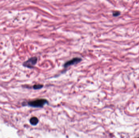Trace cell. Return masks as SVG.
Instances as JSON below:
<instances>
[{
  "instance_id": "cell-4",
  "label": "cell",
  "mask_w": 139,
  "mask_h": 138,
  "mask_svg": "<svg viewBox=\"0 0 139 138\" xmlns=\"http://www.w3.org/2000/svg\"><path fill=\"white\" fill-rule=\"evenodd\" d=\"M38 122H39V120L36 117H32L30 120V122L32 125H36L38 123Z\"/></svg>"
},
{
  "instance_id": "cell-3",
  "label": "cell",
  "mask_w": 139,
  "mask_h": 138,
  "mask_svg": "<svg viewBox=\"0 0 139 138\" xmlns=\"http://www.w3.org/2000/svg\"><path fill=\"white\" fill-rule=\"evenodd\" d=\"M82 60V59L79 58H73L72 60H70L69 61H68L66 63H65L64 65V67L67 68L68 66H71L72 65H75L78 63H80Z\"/></svg>"
},
{
  "instance_id": "cell-6",
  "label": "cell",
  "mask_w": 139,
  "mask_h": 138,
  "mask_svg": "<svg viewBox=\"0 0 139 138\" xmlns=\"http://www.w3.org/2000/svg\"><path fill=\"white\" fill-rule=\"evenodd\" d=\"M119 14H120V13L119 12H118V11H116V12L113 13V16H117Z\"/></svg>"
},
{
  "instance_id": "cell-5",
  "label": "cell",
  "mask_w": 139,
  "mask_h": 138,
  "mask_svg": "<svg viewBox=\"0 0 139 138\" xmlns=\"http://www.w3.org/2000/svg\"><path fill=\"white\" fill-rule=\"evenodd\" d=\"M43 87V85H40V84H37V85H34L33 87L35 89H38L42 88Z\"/></svg>"
},
{
  "instance_id": "cell-2",
  "label": "cell",
  "mask_w": 139,
  "mask_h": 138,
  "mask_svg": "<svg viewBox=\"0 0 139 138\" xmlns=\"http://www.w3.org/2000/svg\"><path fill=\"white\" fill-rule=\"evenodd\" d=\"M37 58L36 57H32L28 59L27 61L23 63V65L24 67L28 68H34V66L37 63Z\"/></svg>"
},
{
  "instance_id": "cell-1",
  "label": "cell",
  "mask_w": 139,
  "mask_h": 138,
  "mask_svg": "<svg viewBox=\"0 0 139 138\" xmlns=\"http://www.w3.org/2000/svg\"><path fill=\"white\" fill-rule=\"evenodd\" d=\"M47 103V100L45 99H39L28 102V105L34 107H42Z\"/></svg>"
},
{
  "instance_id": "cell-7",
  "label": "cell",
  "mask_w": 139,
  "mask_h": 138,
  "mask_svg": "<svg viewBox=\"0 0 139 138\" xmlns=\"http://www.w3.org/2000/svg\"></svg>"
}]
</instances>
